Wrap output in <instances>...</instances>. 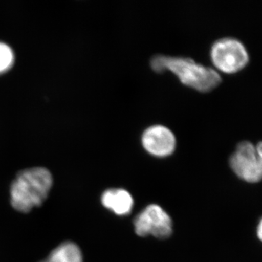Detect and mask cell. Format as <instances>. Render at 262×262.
Masks as SVG:
<instances>
[{"mask_svg": "<svg viewBox=\"0 0 262 262\" xmlns=\"http://www.w3.org/2000/svg\"><path fill=\"white\" fill-rule=\"evenodd\" d=\"M150 66L157 73L170 71L183 84L201 93L210 92L222 82L217 71L192 58L156 55L151 58Z\"/></svg>", "mask_w": 262, "mask_h": 262, "instance_id": "cell-1", "label": "cell"}, {"mask_svg": "<svg viewBox=\"0 0 262 262\" xmlns=\"http://www.w3.org/2000/svg\"><path fill=\"white\" fill-rule=\"evenodd\" d=\"M52 185L53 177L48 169L34 168L23 170L12 183V206L22 213L30 211L46 201Z\"/></svg>", "mask_w": 262, "mask_h": 262, "instance_id": "cell-2", "label": "cell"}, {"mask_svg": "<svg viewBox=\"0 0 262 262\" xmlns=\"http://www.w3.org/2000/svg\"><path fill=\"white\" fill-rule=\"evenodd\" d=\"M210 56L217 70L227 74L239 72L248 64L247 50L238 39L225 37L212 45Z\"/></svg>", "mask_w": 262, "mask_h": 262, "instance_id": "cell-3", "label": "cell"}, {"mask_svg": "<svg viewBox=\"0 0 262 262\" xmlns=\"http://www.w3.org/2000/svg\"><path fill=\"white\" fill-rule=\"evenodd\" d=\"M229 165L234 173L246 182L256 183L262 180V162L256 146L249 141L239 143L230 157Z\"/></svg>", "mask_w": 262, "mask_h": 262, "instance_id": "cell-4", "label": "cell"}, {"mask_svg": "<svg viewBox=\"0 0 262 262\" xmlns=\"http://www.w3.org/2000/svg\"><path fill=\"white\" fill-rule=\"evenodd\" d=\"M136 233L141 237L153 235L158 238H167L172 233L170 215L158 205H149L134 220Z\"/></svg>", "mask_w": 262, "mask_h": 262, "instance_id": "cell-5", "label": "cell"}, {"mask_svg": "<svg viewBox=\"0 0 262 262\" xmlns=\"http://www.w3.org/2000/svg\"><path fill=\"white\" fill-rule=\"evenodd\" d=\"M141 144L149 154L157 158H165L175 151L177 139L168 127L154 125L143 132Z\"/></svg>", "mask_w": 262, "mask_h": 262, "instance_id": "cell-6", "label": "cell"}, {"mask_svg": "<svg viewBox=\"0 0 262 262\" xmlns=\"http://www.w3.org/2000/svg\"><path fill=\"white\" fill-rule=\"evenodd\" d=\"M101 203L107 209L115 214H129L134 206V199L125 189H112L105 191L101 196Z\"/></svg>", "mask_w": 262, "mask_h": 262, "instance_id": "cell-7", "label": "cell"}, {"mask_svg": "<svg viewBox=\"0 0 262 262\" xmlns=\"http://www.w3.org/2000/svg\"><path fill=\"white\" fill-rule=\"evenodd\" d=\"M41 262H82V254L77 244L66 242L55 248L48 257Z\"/></svg>", "mask_w": 262, "mask_h": 262, "instance_id": "cell-8", "label": "cell"}, {"mask_svg": "<svg viewBox=\"0 0 262 262\" xmlns=\"http://www.w3.org/2000/svg\"><path fill=\"white\" fill-rule=\"evenodd\" d=\"M14 62V53L8 45L0 42V74L11 68Z\"/></svg>", "mask_w": 262, "mask_h": 262, "instance_id": "cell-9", "label": "cell"}, {"mask_svg": "<svg viewBox=\"0 0 262 262\" xmlns=\"http://www.w3.org/2000/svg\"><path fill=\"white\" fill-rule=\"evenodd\" d=\"M256 152L259 157L260 159H261L262 162V141L261 142L258 143L257 145L256 146Z\"/></svg>", "mask_w": 262, "mask_h": 262, "instance_id": "cell-10", "label": "cell"}, {"mask_svg": "<svg viewBox=\"0 0 262 262\" xmlns=\"http://www.w3.org/2000/svg\"><path fill=\"white\" fill-rule=\"evenodd\" d=\"M257 235L258 238H259L260 241L262 242V219L260 221L259 225L258 226Z\"/></svg>", "mask_w": 262, "mask_h": 262, "instance_id": "cell-11", "label": "cell"}]
</instances>
